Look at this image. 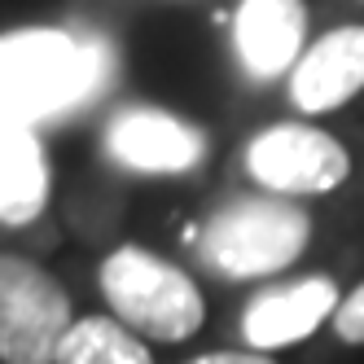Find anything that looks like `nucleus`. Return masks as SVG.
<instances>
[{"mask_svg": "<svg viewBox=\"0 0 364 364\" xmlns=\"http://www.w3.org/2000/svg\"><path fill=\"white\" fill-rule=\"evenodd\" d=\"M106 40L84 31H14L0 36V119L36 123L84 106L110 80Z\"/></svg>", "mask_w": 364, "mask_h": 364, "instance_id": "nucleus-1", "label": "nucleus"}, {"mask_svg": "<svg viewBox=\"0 0 364 364\" xmlns=\"http://www.w3.org/2000/svg\"><path fill=\"white\" fill-rule=\"evenodd\" d=\"M101 294L127 329H141L159 343L193 338L206 316L198 285L141 246H123L101 264Z\"/></svg>", "mask_w": 364, "mask_h": 364, "instance_id": "nucleus-2", "label": "nucleus"}, {"mask_svg": "<svg viewBox=\"0 0 364 364\" xmlns=\"http://www.w3.org/2000/svg\"><path fill=\"white\" fill-rule=\"evenodd\" d=\"M311 237V220L303 206L285 198H242L206 224L202 255L224 277H268L290 268Z\"/></svg>", "mask_w": 364, "mask_h": 364, "instance_id": "nucleus-3", "label": "nucleus"}, {"mask_svg": "<svg viewBox=\"0 0 364 364\" xmlns=\"http://www.w3.org/2000/svg\"><path fill=\"white\" fill-rule=\"evenodd\" d=\"M70 299L40 264L0 255V360L53 364L70 329Z\"/></svg>", "mask_w": 364, "mask_h": 364, "instance_id": "nucleus-4", "label": "nucleus"}, {"mask_svg": "<svg viewBox=\"0 0 364 364\" xmlns=\"http://www.w3.org/2000/svg\"><path fill=\"white\" fill-rule=\"evenodd\" d=\"M246 167L277 193H329L347 180V149L307 123H281L259 132L246 149Z\"/></svg>", "mask_w": 364, "mask_h": 364, "instance_id": "nucleus-5", "label": "nucleus"}, {"mask_svg": "<svg viewBox=\"0 0 364 364\" xmlns=\"http://www.w3.org/2000/svg\"><path fill=\"white\" fill-rule=\"evenodd\" d=\"M106 145L119 163L136 171H189L202 159L206 136L193 123L163 110H123L110 123Z\"/></svg>", "mask_w": 364, "mask_h": 364, "instance_id": "nucleus-6", "label": "nucleus"}, {"mask_svg": "<svg viewBox=\"0 0 364 364\" xmlns=\"http://www.w3.org/2000/svg\"><path fill=\"white\" fill-rule=\"evenodd\" d=\"M338 311V285L329 277H307L285 290H264L242 316V333L255 351H277L303 343L325 316Z\"/></svg>", "mask_w": 364, "mask_h": 364, "instance_id": "nucleus-7", "label": "nucleus"}, {"mask_svg": "<svg viewBox=\"0 0 364 364\" xmlns=\"http://www.w3.org/2000/svg\"><path fill=\"white\" fill-rule=\"evenodd\" d=\"M364 88V27H338L325 40H316L294 66V106L307 114L338 110Z\"/></svg>", "mask_w": 364, "mask_h": 364, "instance_id": "nucleus-8", "label": "nucleus"}, {"mask_svg": "<svg viewBox=\"0 0 364 364\" xmlns=\"http://www.w3.org/2000/svg\"><path fill=\"white\" fill-rule=\"evenodd\" d=\"M232 31H237L242 62L259 80H272L299 58L303 31H307V9H303V0H242L237 18H232Z\"/></svg>", "mask_w": 364, "mask_h": 364, "instance_id": "nucleus-9", "label": "nucleus"}, {"mask_svg": "<svg viewBox=\"0 0 364 364\" xmlns=\"http://www.w3.org/2000/svg\"><path fill=\"white\" fill-rule=\"evenodd\" d=\"M48 202V159L31 123L0 119V220L31 224Z\"/></svg>", "mask_w": 364, "mask_h": 364, "instance_id": "nucleus-10", "label": "nucleus"}, {"mask_svg": "<svg viewBox=\"0 0 364 364\" xmlns=\"http://www.w3.org/2000/svg\"><path fill=\"white\" fill-rule=\"evenodd\" d=\"M53 364H154V360L141 338L127 333L119 321L84 316L66 329Z\"/></svg>", "mask_w": 364, "mask_h": 364, "instance_id": "nucleus-11", "label": "nucleus"}, {"mask_svg": "<svg viewBox=\"0 0 364 364\" xmlns=\"http://www.w3.org/2000/svg\"><path fill=\"white\" fill-rule=\"evenodd\" d=\"M333 329L343 343H364V285H355V294H347L333 311Z\"/></svg>", "mask_w": 364, "mask_h": 364, "instance_id": "nucleus-12", "label": "nucleus"}, {"mask_svg": "<svg viewBox=\"0 0 364 364\" xmlns=\"http://www.w3.org/2000/svg\"><path fill=\"white\" fill-rule=\"evenodd\" d=\"M189 364H272L268 355H242V351H220V355H198Z\"/></svg>", "mask_w": 364, "mask_h": 364, "instance_id": "nucleus-13", "label": "nucleus"}]
</instances>
